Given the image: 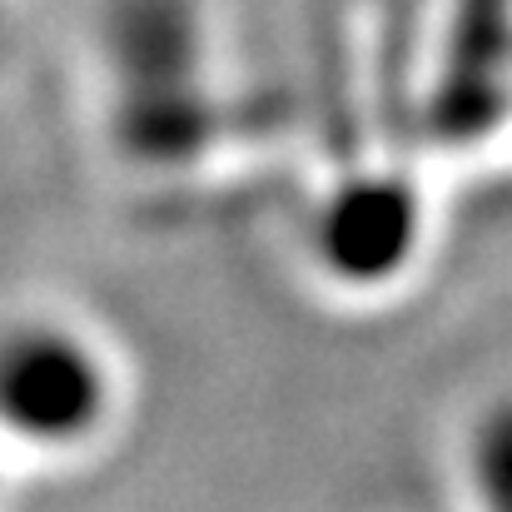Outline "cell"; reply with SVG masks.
Masks as SVG:
<instances>
[{
  "label": "cell",
  "instance_id": "3",
  "mask_svg": "<svg viewBox=\"0 0 512 512\" xmlns=\"http://www.w3.org/2000/svg\"><path fill=\"white\" fill-rule=\"evenodd\" d=\"M458 478L473 503L512 508V393H493L473 408L458 438Z\"/></svg>",
  "mask_w": 512,
  "mask_h": 512
},
{
  "label": "cell",
  "instance_id": "2",
  "mask_svg": "<svg viewBox=\"0 0 512 512\" xmlns=\"http://www.w3.org/2000/svg\"><path fill=\"white\" fill-rule=\"evenodd\" d=\"M418 239V189L403 174H348L319 189V204L309 214L314 264L353 289H368L378 279H393V269H408Z\"/></svg>",
  "mask_w": 512,
  "mask_h": 512
},
{
  "label": "cell",
  "instance_id": "5",
  "mask_svg": "<svg viewBox=\"0 0 512 512\" xmlns=\"http://www.w3.org/2000/svg\"><path fill=\"white\" fill-rule=\"evenodd\" d=\"M5 458H10V448L0 443V488H5Z\"/></svg>",
  "mask_w": 512,
  "mask_h": 512
},
{
  "label": "cell",
  "instance_id": "4",
  "mask_svg": "<svg viewBox=\"0 0 512 512\" xmlns=\"http://www.w3.org/2000/svg\"><path fill=\"white\" fill-rule=\"evenodd\" d=\"M10 30H15V0H0V55L10 45Z\"/></svg>",
  "mask_w": 512,
  "mask_h": 512
},
{
  "label": "cell",
  "instance_id": "1",
  "mask_svg": "<svg viewBox=\"0 0 512 512\" xmlns=\"http://www.w3.org/2000/svg\"><path fill=\"white\" fill-rule=\"evenodd\" d=\"M125 413L115 348L65 309L0 319V443L35 458L90 453Z\"/></svg>",
  "mask_w": 512,
  "mask_h": 512
}]
</instances>
